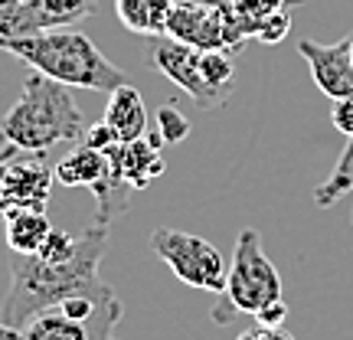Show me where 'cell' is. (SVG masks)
I'll use <instances>...</instances> for the list:
<instances>
[{
    "label": "cell",
    "mask_w": 353,
    "mask_h": 340,
    "mask_svg": "<svg viewBox=\"0 0 353 340\" xmlns=\"http://www.w3.org/2000/svg\"><path fill=\"white\" fill-rule=\"evenodd\" d=\"M99 10V0H23L0 20V39L33 37L46 30H63Z\"/></svg>",
    "instance_id": "9c48e42d"
},
{
    "label": "cell",
    "mask_w": 353,
    "mask_h": 340,
    "mask_svg": "<svg viewBox=\"0 0 353 340\" xmlns=\"http://www.w3.org/2000/svg\"><path fill=\"white\" fill-rule=\"evenodd\" d=\"M20 3H23V0H0V20H3V17H7L10 10H17Z\"/></svg>",
    "instance_id": "d4e9b609"
},
{
    "label": "cell",
    "mask_w": 353,
    "mask_h": 340,
    "mask_svg": "<svg viewBox=\"0 0 353 340\" xmlns=\"http://www.w3.org/2000/svg\"><path fill=\"white\" fill-rule=\"evenodd\" d=\"M0 50L17 56L20 63L56 79L69 88L88 92H114L125 86V72L79 30H46L33 37L0 39Z\"/></svg>",
    "instance_id": "3957f363"
},
{
    "label": "cell",
    "mask_w": 353,
    "mask_h": 340,
    "mask_svg": "<svg viewBox=\"0 0 353 340\" xmlns=\"http://www.w3.org/2000/svg\"><path fill=\"white\" fill-rule=\"evenodd\" d=\"M164 37L176 39V43H187V46H196V50H226L232 56L249 43L239 33V26L229 20L226 10L203 7V3H183V0L174 3V13H170Z\"/></svg>",
    "instance_id": "52a82bcc"
},
{
    "label": "cell",
    "mask_w": 353,
    "mask_h": 340,
    "mask_svg": "<svg viewBox=\"0 0 353 340\" xmlns=\"http://www.w3.org/2000/svg\"><path fill=\"white\" fill-rule=\"evenodd\" d=\"M108 246V223H92L79 232L76 252L63 262H43L39 255H17L10 262V291L0 304V321L23 330L39 311L59 308L79 294H108L114 291L101 281V255Z\"/></svg>",
    "instance_id": "6da1fadb"
},
{
    "label": "cell",
    "mask_w": 353,
    "mask_h": 340,
    "mask_svg": "<svg viewBox=\"0 0 353 340\" xmlns=\"http://www.w3.org/2000/svg\"><path fill=\"white\" fill-rule=\"evenodd\" d=\"M151 249L161 262H167V268H170L183 285H190V288L210 291V294H219V291L226 288L229 265H226V259H223V252H219L210 239L193 236V232H183V229L161 226L151 232Z\"/></svg>",
    "instance_id": "8992f818"
},
{
    "label": "cell",
    "mask_w": 353,
    "mask_h": 340,
    "mask_svg": "<svg viewBox=\"0 0 353 340\" xmlns=\"http://www.w3.org/2000/svg\"><path fill=\"white\" fill-rule=\"evenodd\" d=\"M183 3H203V7H216V10H229V7H236V0H183Z\"/></svg>",
    "instance_id": "603a6c76"
},
{
    "label": "cell",
    "mask_w": 353,
    "mask_h": 340,
    "mask_svg": "<svg viewBox=\"0 0 353 340\" xmlns=\"http://www.w3.org/2000/svg\"><path fill=\"white\" fill-rule=\"evenodd\" d=\"M239 340H294V334H288L285 328H252L245 330V334H239Z\"/></svg>",
    "instance_id": "7402d4cb"
},
{
    "label": "cell",
    "mask_w": 353,
    "mask_h": 340,
    "mask_svg": "<svg viewBox=\"0 0 353 340\" xmlns=\"http://www.w3.org/2000/svg\"><path fill=\"white\" fill-rule=\"evenodd\" d=\"M151 66L183 88L196 108H223L236 92V59L226 50H196L170 37L151 39Z\"/></svg>",
    "instance_id": "277c9868"
},
{
    "label": "cell",
    "mask_w": 353,
    "mask_h": 340,
    "mask_svg": "<svg viewBox=\"0 0 353 340\" xmlns=\"http://www.w3.org/2000/svg\"><path fill=\"white\" fill-rule=\"evenodd\" d=\"M52 183L56 170L43 161V154L17 151L0 174V219L10 210H46Z\"/></svg>",
    "instance_id": "ba28073f"
},
{
    "label": "cell",
    "mask_w": 353,
    "mask_h": 340,
    "mask_svg": "<svg viewBox=\"0 0 353 340\" xmlns=\"http://www.w3.org/2000/svg\"><path fill=\"white\" fill-rule=\"evenodd\" d=\"M343 193H353V134H350V141H347L343 154L337 157L334 170L327 174V180L314 190V203L317 206H330V203L341 200Z\"/></svg>",
    "instance_id": "2e32d148"
},
{
    "label": "cell",
    "mask_w": 353,
    "mask_h": 340,
    "mask_svg": "<svg viewBox=\"0 0 353 340\" xmlns=\"http://www.w3.org/2000/svg\"><path fill=\"white\" fill-rule=\"evenodd\" d=\"M288 30H291V10H281L275 13L272 20H265V26L259 30V43H281V39L288 37Z\"/></svg>",
    "instance_id": "d6986e66"
},
{
    "label": "cell",
    "mask_w": 353,
    "mask_h": 340,
    "mask_svg": "<svg viewBox=\"0 0 353 340\" xmlns=\"http://www.w3.org/2000/svg\"><path fill=\"white\" fill-rule=\"evenodd\" d=\"M350 219H353V213H350Z\"/></svg>",
    "instance_id": "4316f807"
},
{
    "label": "cell",
    "mask_w": 353,
    "mask_h": 340,
    "mask_svg": "<svg viewBox=\"0 0 353 340\" xmlns=\"http://www.w3.org/2000/svg\"><path fill=\"white\" fill-rule=\"evenodd\" d=\"M20 151V148H13V144H3V148H0V174H3V167H7V161H10L13 154Z\"/></svg>",
    "instance_id": "cb8c5ba5"
},
{
    "label": "cell",
    "mask_w": 353,
    "mask_h": 340,
    "mask_svg": "<svg viewBox=\"0 0 353 340\" xmlns=\"http://www.w3.org/2000/svg\"><path fill=\"white\" fill-rule=\"evenodd\" d=\"M161 144H164V138H161V131L157 134H151V138H138V141H118L114 148H108V157H112V164L121 170V177H125L128 183H131V190H144L151 187L157 177L164 174V157H161Z\"/></svg>",
    "instance_id": "7c38bea8"
},
{
    "label": "cell",
    "mask_w": 353,
    "mask_h": 340,
    "mask_svg": "<svg viewBox=\"0 0 353 340\" xmlns=\"http://www.w3.org/2000/svg\"><path fill=\"white\" fill-rule=\"evenodd\" d=\"M330 121H334V128H337V131H343V134L350 138V134H353V95H347V99H337V101H334Z\"/></svg>",
    "instance_id": "ffe728a7"
},
{
    "label": "cell",
    "mask_w": 353,
    "mask_h": 340,
    "mask_svg": "<svg viewBox=\"0 0 353 340\" xmlns=\"http://www.w3.org/2000/svg\"><path fill=\"white\" fill-rule=\"evenodd\" d=\"M105 125L112 128L118 141H138L148 131V105L141 99V92L134 86H118L114 92H108V105H105Z\"/></svg>",
    "instance_id": "4fadbf2b"
},
{
    "label": "cell",
    "mask_w": 353,
    "mask_h": 340,
    "mask_svg": "<svg viewBox=\"0 0 353 340\" xmlns=\"http://www.w3.org/2000/svg\"><path fill=\"white\" fill-rule=\"evenodd\" d=\"M301 59L311 66V79L314 86L327 95L330 101L353 95V50L350 37L341 43H314V39H301L298 43Z\"/></svg>",
    "instance_id": "30bf717a"
},
{
    "label": "cell",
    "mask_w": 353,
    "mask_h": 340,
    "mask_svg": "<svg viewBox=\"0 0 353 340\" xmlns=\"http://www.w3.org/2000/svg\"><path fill=\"white\" fill-rule=\"evenodd\" d=\"M285 317H288V304H285V298H278V301L265 304L262 311L255 314V321H259L262 328H281V324H285Z\"/></svg>",
    "instance_id": "44dd1931"
},
{
    "label": "cell",
    "mask_w": 353,
    "mask_h": 340,
    "mask_svg": "<svg viewBox=\"0 0 353 340\" xmlns=\"http://www.w3.org/2000/svg\"><path fill=\"white\" fill-rule=\"evenodd\" d=\"M76 246H79V236H69L65 229H56L52 226V232L46 236V242L39 246V255L43 262H63V259H69V255L76 252Z\"/></svg>",
    "instance_id": "ac0fdd59"
},
{
    "label": "cell",
    "mask_w": 353,
    "mask_h": 340,
    "mask_svg": "<svg viewBox=\"0 0 353 340\" xmlns=\"http://www.w3.org/2000/svg\"><path fill=\"white\" fill-rule=\"evenodd\" d=\"M82 134L85 121L76 99L69 95V86L37 69L23 79L17 101L0 118V141L30 154H46L63 141H82Z\"/></svg>",
    "instance_id": "7a4b0ae2"
},
{
    "label": "cell",
    "mask_w": 353,
    "mask_h": 340,
    "mask_svg": "<svg viewBox=\"0 0 353 340\" xmlns=\"http://www.w3.org/2000/svg\"><path fill=\"white\" fill-rule=\"evenodd\" d=\"M121 314L125 311H105L88 321H76V317L63 314L59 308H50V311H39L23 328V334L26 340H118L114 328Z\"/></svg>",
    "instance_id": "8fae6325"
},
{
    "label": "cell",
    "mask_w": 353,
    "mask_h": 340,
    "mask_svg": "<svg viewBox=\"0 0 353 340\" xmlns=\"http://www.w3.org/2000/svg\"><path fill=\"white\" fill-rule=\"evenodd\" d=\"M350 50H353V37H350Z\"/></svg>",
    "instance_id": "484cf974"
},
{
    "label": "cell",
    "mask_w": 353,
    "mask_h": 340,
    "mask_svg": "<svg viewBox=\"0 0 353 340\" xmlns=\"http://www.w3.org/2000/svg\"><path fill=\"white\" fill-rule=\"evenodd\" d=\"M157 131H161L164 144H180V141H187V134H190L187 114L180 112L174 101L161 105V108H157Z\"/></svg>",
    "instance_id": "e0dca14e"
},
{
    "label": "cell",
    "mask_w": 353,
    "mask_h": 340,
    "mask_svg": "<svg viewBox=\"0 0 353 340\" xmlns=\"http://www.w3.org/2000/svg\"><path fill=\"white\" fill-rule=\"evenodd\" d=\"M50 232L52 223L46 210H10V213H3V236H7L10 252L17 255L39 252V246L46 242Z\"/></svg>",
    "instance_id": "9a60e30c"
},
{
    "label": "cell",
    "mask_w": 353,
    "mask_h": 340,
    "mask_svg": "<svg viewBox=\"0 0 353 340\" xmlns=\"http://www.w3.org/2000/svg\"><path fill=\"white\" fill-rule=\"evenodd\" d=\"M278 298H281V275L275 262L265 255L262 236L255 229H242L226 272V288L219 291V301L213 308V321L229 324L239 314L255 317L265 304Z\"/></svg>",
    "instance_id": "5b68a950"
},
{
    "label": "cell",
    "mask_w": 353,
    "mask_h": 340,
    "mask_svg": "<svg viewBox=\"0 0 353 340\" xmlns=\"http://www.w3.org/2000/svg\"><path fill=\"white\" fill-rule=\"evenodd\" d=\"M174 3L176 0H114V17L121 20L128 33L157 39L167 33Z\"/></svg>",
    "instance_id": "5bb4252c"
}]
</instances>
